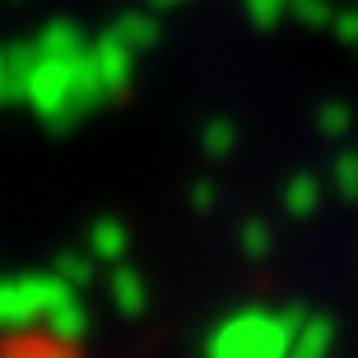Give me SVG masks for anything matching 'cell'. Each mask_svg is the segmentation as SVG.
I'll use <instances>...</instances> for the list:
<instances>
[{"instance_id": "1", "label": "cell", "mask_w": 358, "mask_h": 358, "mask_svg": "<svg viewBox=\"0 0 358 358\" xmlns=\"http://www.w3.org/2000/svg\"><path fill=\"white\" fill-rule=\"evenodd\" d=\"M293 331L284 317L270 312H242L224 321L210 340V358H289Z\"/></svg>"}, {"instance_id": "2", "label": "cell", "mask_w": 358, "mask_h": 358, "mask_svg": "<svg viewBox=\"0 0 358 358\" xmlns=\"http://www.w3.org/2000/svg\"><path fill=\"white\" fill-rule=\"evenodd\" d=\"M326 349H331V326H307L303 335H293V349L289 358H326Z\"/></svg>"}, {"instance_id": "3", "label": "cell", "mask_w": 358, "mask_h": 358, "mask_svg": "<svg viewBox=\"0 0 358 358\" xmlns=\"http://www.w3.org/2000/svg\"><path fill=\"white\" fill-rule=\"evenodd\" d=\"M19 358H56V354H19Z\"/></svg>"}]
</instances>
